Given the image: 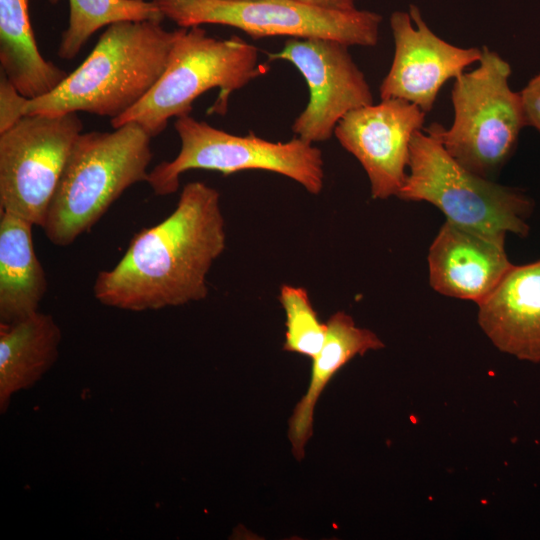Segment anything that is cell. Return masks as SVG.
Listing matches in <instances>:
<instances>
[{"mask_svg":"<svg viewBox=\"0 0 540 540\" xmlns=\"http://www.w3.org/2000/svg\"><path fill=\"white\" fill-rule=\"evenodd\" d=\"M226 246L220 194L200 181L187 183L164 220L144 228L93 286L103 305L133 312L203 300L207 274Z\"/></svg>","mask_w":540,"mask_h":540,"instance_id":"1","label":"cell"},{"mask_svg":"<svg viewBox=\"0 0 540 540\" xmlns=\"http://www.w3.org/2000/svg\"><path fill=\"white\" fill-rule=\"evenodd\" d=\"M159 21L106 27L87 58L50 93L24 101L23 116L87 112L110 120L133 108L163 74L176 39Z\"/></svg>","mask_w":540,"mask_h":540,"instance_id":"2","label":"cell"},{"mask_svg":"<svg viewBox=\"0 0 540 540\" xmlns=\"http://www.w3.org/2000/svg\"><path fill=\"white\" fill-rule=\"evenodd\" d=\"M151 138L135 122L78 136L41 226L52 244L71 245L129 187L146 182Z\"/></svg>","mask_w":540,"mask_h":540,"instance_id":"3","label":"cell"},{"mask_svg":"<svg viewBox=\"0 0 540 540\" xmlns=\"http://www.w3.org/2000/svg\"><path fill=\"white\" fill-rule=\"evenodd\" d=\"M267 70L259 62L258 49L236 35L218 39L201 26L179 27L161 77L141 101L110 124L114 129L135 122L153 138L171 118L190 114L193 102L213 88L218 96L209 113L224 115L231 94Z\"/></svg>","mask_w":540,"mask_h":540,"instance_id":"4","label":"cell"},{"mask_svg":"<svg viewBox=\"0 0 540 540\" xmlns=\"http://www.w3.org/2000/svg\"><path fill=\"white\" fill-rule=\"evenodd\" d=\"M510 65L484 46L479 66L455 78L452 125L425 131L436 137L459 164L489 178L509 159L526 126L519 92L511 90Z\"/></svg>","mask_w":540,"mask_h":540,"instance_id":"5","label":"cell"},{"mask_svg":"<svg viewBox=\"0 0 540 540\" xmlns=\"http://www.w3.org/2000/svg\"><path fill=\"white\" fill-rule=\"evenodd\" d=\"M398 198L436 206L448 221L479 231L525 237L532 201L522 192L472 173L425 130L411 141L408 172Z\"/></svg>","mask_w":540,"mask_h":540,"instance_id":"6","label":"cell"},{"mask_svg":"<svg viewBox=\"0 0 540 540\" xmlns=\"http://www.w3.org/2000/svg\"><path fill=\"white\" fill-rule=\"evenodd\" d=\"M174 128L180 150L171 161H162L148 173L146 182L155 195L175 193L180 176L203 169L230 175L244 170H264L286 176L313 194L324 185L321 151L301 138L272 142L250 132L237 136L217 129L190 114L176 118Z\"/></svg>","mask_w":540,"mask_h":540,"instance_id":"7","label":"cell"},{"mask_svg":"<svg viewBox=\"0 0 540 540\" xmlns=\"http://www.w3.org/2000/svg\"><path fill=\"white\" fill-rule=\"evenodd\" d=\"M179 27L218 24L252 38H324L348 46H375L382 16L368 10L342 12L296 0H152Z\"/></svg>","mask_w":540,"mask_h":540,"instance_id":"8","label":"cell"},{"mask_svg":"<svg viewBox=\"0 0 540 540\" xmlns=\"http://www.w3.org/2000/svg\"><path fill=\"white\" fill-rule=\"evenodd\" d=\"M77 113L23 116L0 134V210L41 227L72 147Z\"/></svg>","mask_w":540,"mask_h":540,"instance_id":"9","label":"cell"},{"mask_svg":"<svg viewBox=\"0 0 540 540\" xmlns=\"http://www.w3.org/2000/svg\"><path fill=\"white\" fill-rule=\"evenodd\" d=\"M348 47L331 39L290 38L280 51L267 53L269 61L290 62L307 83L308 103L291 127L306 142L329 140L347 113L373 104L369 84Z\"/></svg>","mask_w":540,"mask_h":540,"instance_id":"10","label":"cell"},{"mask_svg":"<svg viewBox=\"0 0 540 540\" xmlns=\"http://www.w3.org/2000/svg\"><path fill=\"white\" fill-rule=\"evenodd\" d=\"M426 113L401 99H383L347 113L334 135L365 170L374 199L397 196L407 176L410 145Z\"/></svg>","mask_w":540,"mask_h":540,"instance_id":"11","label":"cell"},{"mask_svg":"<svg viewBox=\"0 0 540 540\" xmlns=\"http://www.w3.org/2000/svg\"><path fill=\"white\" fill-rule=\"evenodd\" d=\"M390 27L395 51L379 88L381 100L401 99L427 113L445 82L479 62L482 56V49L461 48L441 39L415 4H410L408 11H394Z\"/></svg>","mask_w":540,"mask_h":540,"instance_id":"12","label":"cell"},{"mask_svg":"<svg viewBox=\"0 0 540 540\" xmlns=\"http://www.w3.org/2000/svg\"><path fill=\"white\" fill-rule=\"evenodd\" d=\"M505 236L446 220L429 249L431 287L445 296L481 302L512 267Z\"/></svg>","mask_w":540,"mask_h":540,"instance_id":"13","label":"cell"},{"mask_svg":"<svg viewBox=\"0 0 540 540\" xmlns=\"http://www.w3.org/2000/svg\"><path fill=\"white\" fill-rule=\"evenodd\" d=\"M478 309V323L494 346L540 362V259L512 265Z\"/></svg>","mask_w":540,"mask_h":540,"instance_id":"14","label":"cell"},{"mask_svg":"<svg viewBox=\"0 0 540 540\" xmlns=\"http://www.w3.org/2000/svg\"><path fill=\"white\" fill-rule=\"evenodd\" d=\"M326 324V338L313 358L308 389L289 419L288 437L293 456L298 460L304 457L305 446L313 433L315 406L333 376L355 356L384 347L374 332L356 326L353 318L343 311L331 315Z\"/></svg>","mask_w":540,"mask_h":540,"instance_id":"15","label":"cell"},{"mask_svg":"<svg viewBox=\"0 0 540 540\" xmlns=\"http://www.w3.org/2000/svg\"><path fill=\"white\" fill-rule=\"evenodd\" d=\"M61 339L57 322L40 311L14 323H0L1 413L16 393L35 385L54 365Z\"/></svg>","mask_w":540,"mask_h":540,"instance_id":"16","label":"cell"},{"mask_svg":"<svg viewBox=\"0 0 540 540\" xmlns=\"http://www.w3.org/2000/svg\"><path fill=\"white\" fill-rule=\"evenodd\" d=\"M34 225L0 210V323L10 324L39 311L48 288L32 240Z\"/></svg>","mask_w":540,"mask_h":540,"instance_id":"17","label":"cell"},{"mask_svg":"<svg viewBox=\"0 0 540 540\" xmlns=\"http://www.w3.org/2000/svg\"><path fill=\"white\" fill-rule=\"evenodd\" d=\"M0 66L28 99L46 95L68 74L40 53L29 15V0H0Z\"/></svg>","mask_w":540,"mask_h":540,"instance_id":"18","label":"cell"},{"mask_svg":"<svg viewBox=\"0 0 540 540\" xmlns=\"http://www.w3.org/2000/svg\"><path fill=\"white\" fill-rule=\"evenodd\" d=\"M162 13L152 0H69L68 26L57 55L70 61L99 29L121 21H159Z\"/></svg>","mask_w":540,"mask_h":540,"instance_id":"19","label":"cell"},{"mask_svg":"<svg viewBox=\"0 0 540 540\" xmlns=\"http://www.w3.org/2000/svg\"><path fill=\"white\" fill-rule=\"evenodd\" d=\"M278 299L286 318L283 349L313 359L323 346L327 324L320 321L304 287L282 285Z\"/></svg>","mask_w":540,"mask_h":540,"instance_id":"20","label":"cell"},{"mask_svg":"<svg viewBox=\"0 0 540 540\" xmlns=\"http://www.w3.org/2000/svg\"><path fill=\"white\" fill-rule=\"evenodd\" d=\"M26 97L22 96L6 75L0 73V134L10 129L22 117Z\"/></svg>","mask_w":540,"mask_h":540,"instance_id":"21","label":"cell"},{"mask_svg":"<svg viewBox=\"0 0 540 540\" xmlns=\"http://www.w3.org/2000/svg\"><path fill=\"white\" fill-rule=\"evenodd\" d=\"M525 124L540 132V73L519 92Z\"/></svg>","mask_w":540,"mask_h":540,"instance_id":"22","label":"cell"},{"mask_svg":"<svg viewBox=\"0 0 540 540\" xmlns=\"http://www.w3.org/2000/svg\"><path fill=\"white\" fill-rule=\"evenodd\" d=\"M298 2L328 10L348 12L356 8V0H296Z\"/></svg>","mask_w":540,"mask_h":540,"instance_id":"23","label":"cell"},{"mask_svg":"<svg viewBox=\"0 0 540 540\" xmlns=\"http://www.w3.org/2000/svg\"><path fill=\"white\" fill-rule=\"evenodd\" d=\"M52 4H56L58 0H49Z\"/></svg>","mask_w":540,"mask_h":540,"instance_id":"24","label":"cell"}]
</instances>
